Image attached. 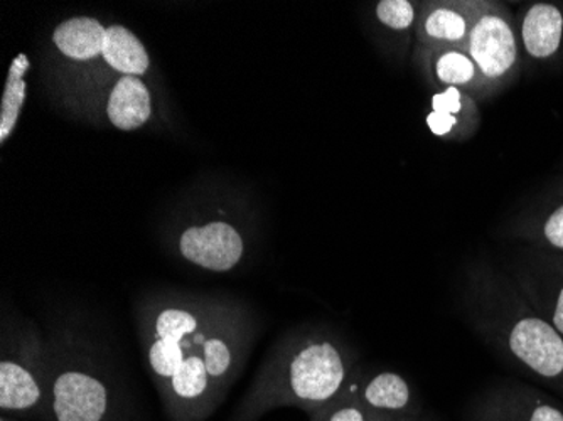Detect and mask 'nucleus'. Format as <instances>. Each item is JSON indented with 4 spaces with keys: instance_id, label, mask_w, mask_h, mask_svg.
I'll list each match as a JSON object with an SVG mask.
<instances>
[{
    "instance_id": "f03ea898",
    "label": "nucleus",
    "mask_w": 563,
    "mask_h": 421,
    "mask_svg": "<svg viewBox=\"0 0 563 421\" xmlns=\"http://www.w3.org/2000/svg\"><path fill=\"white\" fill-rule=\"evenodd\" d=\"M117 411L109 385L93 373L65 367L55 378H46V421H112Z\"/></svg>"
},
{
    "instance_id": "f257e3e1",
    "label": "nucleus",
    "mask_w": 563,
    "mask_h": 421,
    "mask_svg": "<svg viewBox=\"0 0 563 421\" xmlns=\"http://www.w3.org/2000/svg\"><path fill=\"white\" fill-rule=\"evenodd\" d=\"M287 395L303 405L329 403L346 381V359L331 341H307L280 369ZM278 383V385H280Z\"/></svg>"
},
{
    "instance_id": "9d476101",
    "label": "nucleus",
    "mask_w": 563,
    "mask_h": 421,
    "mask_svg": "<svg viewBox=\"0 0 563 421\" xmlns=\"http://www.w3.org/2000/svg\"><path fill=\"white\" fill-rule=\"evenodd\" d=\"M520 37L531 58H553L562 46L563 12L547 2L531 5L521 21Z\"/></svg>"
},
{
    "instance_id": "423d86ee",
    "label": "nucleus",
    "mask_w": 563,
    "mask_h": 421,
    "mask_svg": "<svg viewBox=\"0 0 563 421\" xmlns=\"http://www.w3.org/2000/svg\"><path fill=\"white\" fill-rule=\"evenodd\" d=\"M509 350L537 375L556 378L563 373V339L542 319H521L509 334Z\"/></svg>"
},
{
    "instance_id": "7ed1b4c3",
    "label": "nucleus",
    "mask_w": 563,
    "mask_h": 421,
    "mask_svg": "<svg viewBox=\"0 0 563 421\" xmlns=\"http://www.w3.org/2000/svg\"><path fill=\"white\" fill-rule=\"evenodd\" d=\"M466 53L483 76L484 87L493 91L514 75L518 65V40L508 11L488 2L477 15L467 40Z\"/></svg>"
},
{
    "instance_id": "4468645a",
    "label": "nucleus",
    "mask_w": 563,
    "mask_h": 421,
    "mask_svg": "<svg viewBox=\"0 0 563 421\" xmlns=\"http://www.w3.org/2000/svg\"><path fill=\"white\" fill-rule=\"evenodd\" d=\"M30 58L21 53L15 56L9 68L8 80H5L2 104H0V144H5L18 125L19 115L25 101V73L30 69Z\"/></svg>"
},
{
    "instance_id": "dca6fc26",
    "label": "nucleus",
    "mask_w": 563,
    "mask_h": 421,
    "mask_svg": "<svg viewBox=\"0 0 563 421\" xmlns=\"http://www.w3.org/2000/svg\"><path fill=\"white\" fill-rule=\"evenodd\" d=\"M420 4L410 0H382L376 2L375 15L379 24L395 33L416 31Z\"/></svg>"
},
{
    "instance_id": "412c9836",
    "label": "nucleus",
    "mask_w": 563,
    "mask_h": 421,
    "mask_svg": "<svg viewBox=\"0 0 563 421\" xmlns=\"http://www.w3.org/2000/svg\"><path fill=\"white\" fill-rule=\"evenodd\" d=\"M0 421H8V420H5V418H2V420H0Z\"/></svg>"
},
{
    "instance_id": "20e7f679",
    "label": "nucleus",
    "mask_w": 563,
    "mask_h": 421,
    "mask_svg": "<svg viewBox=\"0 0 563 421\" xmlns=\"http://www.w3.org/2000/svg\"><path fill=\"white\" fill-rule=\"evenodd\" d=\"M488 2L481 0H430L420 4L417 15V46L427 49L466 51L477 15Z\"/></svg>"
},
{
    "instance_id": "6e6552de",
    "label": "nucleus",
    "mask_w": 563,
    "mask_h": 421,
    "mask_svg": "<svg viewBox=\"0 0 563 421\" xmlns=\"http://www.w3.org/2000/svg\"><path fill=\"white\" fill-rule=\"evenodd\" d=\"M417 62L422 71L429 76V80L442 90L457 88L473 98L488 93L479 69L466 51L452 49V47L427 49V47L417 46Z\"/></svg>"
},
{
    "instance_id": "aec40b11",
    "label": "nucleus",
    "mask_w": 563,
    "mask_h": 421,
    "mask_svg": "<svg viewBox=\"0 0 563 421\" xmlns=\"http://www.w3.org/2000/svg\"><path fill=\"white\" fill-rule=\"evenodd\" d=\"M553 328L563 335V288L560 290L559 299H556L555 313H553Z\"/></svg>"
},
{
    "instance_id": "ddd939ff",
    "label": "nucleus",
    "mask_w": 563,
    "mask_h": 421,
    "mask_svg": "<svg viewBox=\"0 0 563 421\" xmlns=\"http://www.w3.org/2000/svg\"><path fill=\"white\" fill-rule=\"evenodd\" d=\"M101 58L106 59L110 68L122 73V76L141 78L151 66V58L142 41L120 24L107 27Z\"/></svg>"
},
{
    "instance_id": "6ab92c4d",
    "label": "nucleus",
    "mask_w": 563,
    "mask_h": 421,
    "mask_svg": "<svg viewBox=\"0 0 563 421\" xmlns=\"http://www.w3.org/2000/svg\"><path fill=\"white\" fill-rule=\"evenodd\" d=\"M530 421H563V414L552 407H539L531 414Z\"/></svg>"
},
{
    "instance_id": "2eb2a0df",
    "label": "nucleus",
    "mask_w": 563,
    "mask_h": 421,
    "mask_svg": "<svg viewBox=\"0 0 563 421\" xmlns=\"http://www.w3.org/2000/svg\"><path fill=\"white\" fill-rule=\"evenodd\" d=\"M363 400L375 410H401L410 400V389L401 376L382 373L366 385Z\"/></svg>"
},
{
    "instance_id": "f3484780",
    "label": "nucleus",
    "mask_w": 563,
    "mask_h": 421,
    "mask_svg": "<svg viewBox=\"0 0 563 421\" xmlns=\"http://www.w3.org/2000/svg\"><path fill=\"white\" fill-rule=\"evenodd\" d=\"M543 234H545L547 242L555 248L563 250V204L547 218L543 224Z\"/></svg>"
},
{
    "instance_id": "a211bd4d",
    "label": "nucleus",
    "mask_w": 563,
    "mask_h": 421,
    "mask_svg": "<svg viewBox=\"0 0 563 421\" xmlns=\"http://www.w3.org/2000/svg\"><path fill=\"white\" fill-rule=\"evenodd\" d=\"M325 421H366L365 411L356 405H344L332 411Z\"/></svg>"
},
{
    "instance_id": "f8f14e48",
    "label": "nucleus",
    "mask_w": 563,
    "mask_h": 421,
    "mask_svg": "<svg viewBox=\"0 0 563 421\" xmlns=\"http://www.w3.org/2000/svg\"><path fill=\"white\" fill-rule=\"evenodd\" d=\"M106 31L95 18L66 19L53 33V43L66 58L91 62L101 56Z\"/></svg>"
},
{
    "instance_id": "0eeeda50",
    "label": "nucleus",
    "mask_w": 563,
    "mask_h": 421,
    "mask_svg": "<svg viewBox=\"0 0 563 421\" xmlns=\"http://www.w3.org/2000/svg\"><path fill=\"white\" fill-rule=\"evenodd\" d=\"M427 126L435 137L444 141H466L476 134L481 125L476 98L457 88L438 91L430 100Z\"/></svg>"
},
{
    "instance_id": "9b49d317",
    "label": "nucleus",
    "mask_w": 563,
    "mask_h": 421,
    "mask_svg": "<svg viewBox=\"0 0 563 421\" xmlns=\"http://www.w3.org/2000/svg\"><path fill=\"white\" fill-rule=\"evenodd\" d=\"M152 113L148 88L139 76H120L107 103V117L115 129L123 132L141 129Z\"/></svg>"
},
{
    "instance_id": "39448f33",
    "label": "nucleus",
    "mask_w": 563,
    "mask_h": 421,
    "mask_svg": "<svg viewBox=\"0 0 563 421\" xmlns=\"http://www.w3.org/2000/svg\"><path fill=\"white\" fill-rule=\"evenodd\" d=\"M179 253L196 267L224 274L242 262L245 242L233 224L211 221L202 226L186 228L179 239Z\"/></svg>"
},
{
    "instance_id": "1a4fd4ad",
    "label": "nucleus",
    "mask_w": 563,
    "mask_h": 421,
    "mask_svg": "<svg viewBox=\"0 0 563 421\" xmlns=\"http://www.w3.org/2000/svg\"><path fill=\"white\" fill-rule=\"evenodd\" d=\"M46 375L31 364L4 357L0 363V410L4 413H43Z\"/></svg>"
}]
</instances>
